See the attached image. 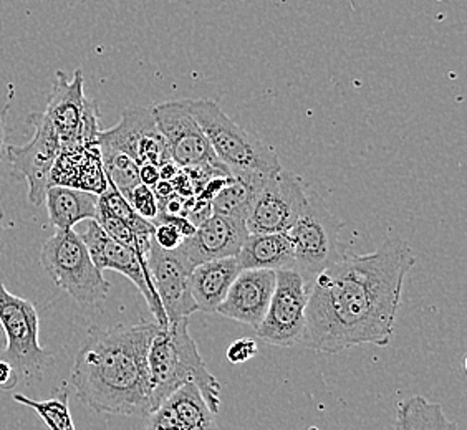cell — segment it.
Segmentation results:
<instances>
[{"instance_id": "5b68a950", "label": "cell", "mask_w": 467, "mask_h": 430, "mask_svg": "<svg viewBox=\"0 0 467 430\" xmlns=\"http://www.w3.org/2000/svg\"><path fill=\"white\" fill-rule=\"evenodd\" d=\"M40 263L55 285L83 306L97 305L107 300L109 280L95 267L80 235L70 230H57L47 239Z\"/></svg>"}, {"instance_id": "4316f807", "label": "cell", "mask_w": 467, "mask_h": 430, "mask_svg": "<svg viewBox=\"0 0 467 430\" xmlns=\"http://www.w3.org/2000/svg\"><path fill=\"white\" fill-rule=\"evenodd\" d=\"M125 199L136 214L150 222H153L160 214V206H158V199L154 196L153 189L144 184H138L135 189H131Z\"/></svg>"}, {"instance_id": "44dd1931", "label": "cell", "mask_w": 467, "mask_h": 430, "mask_svg": "<svg viewBox=\"0 0 467 430\" xmlns=\"http://www.w3.org/2000/svg\"><path fill=\"white\" fill-rule=\"evenodd\" d=\"M458 425L450 421L442 405L430 403L422 395H413L398 404L395 430H456Z\"/></svg>"}, {"instance_id": "7402d4cb", "label": "cell", "mask_w": 467, "mask_h": 430, "mask_svg": "<svg viewBox=\"0 0 467 430\" xmlns=\"http://www.w3.org/2000/svg\"><path fill=\"white\" fill-rule=\"evenodd\" d=\"M164 403L171 405L176 417L180 419L181 425L188 430L216 424L214 419L216 415L207 407L206 401L196 384L189 383V384L181 385L180 389Z\"/></svg>"}, {"instance_id": "e0dca14e", "label": "cell", "mask_w": 467, "mask_h": 430, "mask_svg": "<svg viewBox=\"0 0 467 430\" xmlns=\"http://www.w3.org/2000/svg\"><path fill=\"white\" fill-rule=\"evenodd\" d=\"M275 288V271L241 270L216 313L257 330Z\"/></svg>"}, {"instance_id": "83f0119b", "label": "cell", "mask_w": 467, "mask_h": 430, "mask_svg": "<svg viewBox=\"0 0 467 430\" xmlns=\"http://www.w3.org/2000/svg\"><path fill=\"white\" fill-rule=\"evenodd\" d=\"M184 241L182 233L170 224L154 225V243L162 251H172Z\"/></svg>"}, {"instance_id": "5bb4252c", "label": "cell", "mask_w": 467, "mask_h": 430, "mask_svg": "<svg viewBox=\"0 0 467 430\" xmlns=\"http://www.w3.org/2000/svg\"><path fill=\"white\" fill-rule=\"evenodd\" d=\"M28 123L36 129L32 139L26 146H7V156L16 172L27 179L28 200L40 206L46 200L50 174L63 149L54 128L42 113H32Z\"/></svg>"}, {"instance_id": "9a60e30c", "label": "cell", "mask_w": 467, "mask_h": 430, "mask_svg": "<svg viewBox=\"0 0 467 430\" xmlns=\"http://www.w3.org/2000/svg\"><path fill=\"white\" fill-rule=\"evenodd\" d=\"M144 261L168 322L189 318L198 312L189 288L192 269L181 259L178 251H162L153 242Z\"/></svg>"}, {"instance_id": "e575fe53", "label": "cell", "mask_w": 467, "mask_h": 430, "mask_svg": "<svg viewBox=\"0 0 467 430\" xmlns=\"http://www.w3.org/2000/svg\"><path fill=\"white\" fill-rule=\"evenodd\" d=\"M146 430H188L186 427H182V425H170V427H158V425H153V424H148V427Z\"/></svg>"}, {"instance_id": "4dcf8cb0", "label": "cell", "mask_w": 467, "mask_h": 430, "mask_svg": "<svg viewBox=\"0 0 467 430\" xmlns=\"http://www.w3.org/2000/svg\"><path fill=\"white\" fill-rule=\"evenodd\" d=\"M18 374L16 369L10 366L9 363L0 359V389L12 391L18 384Z\"/></svg>"}, {"instance_id": "7a4b0ae2", "label": "cell", "mask_w": 467, "mask_h": 430, "mask_svg": "<svg viewBox=\"0 0 467 430\" xmlns=\"http://www.w3.org/2000/svg\"><path fill=\"white\" fill-rule=\"evenodd\" d=\"M158 328L156 322H140L91 330L70 374L81 403L99 414L150 415L148 351Z\"/></svg>"}, {"instance_id": "30bf717a", "label": "cell", "mask_w": 467, "mask_h": 430, "mask_svg": "<svg viewBox=\"0 0 467 430\" xmlns=\"http://www.w3.org/2000/svg\"><path fill=\"white\" fill-rule=\"evenodd\" d=\"M302 179L280 170L255 189L245 219L249 233H287L306 206Z\"/></svg>"}, {"instance_id": "8fae6325", "label": "cell", "mask_w": 467, "mask_h": 430, "mask_svg": "<svg viewBox=\"0 0 467 430\" xmlns=\"http://www.w3.org/2000/svg\"><path fill=\"white\" fill-rule=\"evenodd\" d=\"M80 229H75V232L80 235L87 251L90 253L91 261L97 269L113 270L126 278H130L140 293L144 296L146 303L150 306V312L153 313L154 322L160 326H166L168 320L162 312L160 298L154 292L151 275L146 269V261L138 251L125 247L121 243L111 241L103 229L97 224V220H83Z\"/></svg>"}, {"instance_id": "6da1fadb", "label": "cell", "mask_w": 467, "mask_h": 430, "mask_svg": "<svg viewBox=\"0 0 467 430\" xmlns=\"http://www.w3.org/2000/svg\"><path fill=\"white\" fill-rule=\"evenodd\" d=\"M414 263L411 247L395 233L371 253L343 255L310 283L300 344L328 354L359 344L388 346Z\"/></svg>"}, {"instance_id": "8d00e7d4", "label": "cell", "mask_w": 467, "mask_h": 430, "mask_svg": "<svg viewBox=\"0 0 467 430\" xmlns=\"http://www.w3.org/2000/svg\"><path fill=\"white\" fill-rule=\"evenodd\" d=\"M2 336H4V333H2V328H0V338H2ZM0 348H2V343H0ZM2 350H4V348H2Z\"/></svg>"}, {"instance_id": "d6a6232c", "label": "cell", "mask_w": 467, "mask_h": 430, "mask_svg": "<svg viewBox=\"0 0 467 430\" xmlns=\"http://www.w3.org/2000/svg\"><path fill=\"white\" fill-rule=\"evenodd\" d=\"M180 168L174 162H164L160 166V178L162 180H174V178L180 174Z\"/></svg>"}, {"instance_id": "4fadbf2b", "label": "cell", "mask_w": 467, "mask_h": 430, "mask_svg": "<svg viewBox=\"0 0 467 430\" xmlns=\"http://www.w3.org/2000/svg\"><path fill=\"white\" fill-rule=\"evenodd\" d=\"M97 144L99 149L130 156L138 166L146 162L161 166L171 161L168 144L160 133L150 108L125 109L115 128L99 131Z\"/></svg>"}, {"instance_id": "d6986e66", "label": "cell", "mask_w": 467, "mask_h": 430, "mask_svg": "<svg viewBox=\"0 0 467 430\" xmlns=\"http://www.w3.org/2000/svg\"><path fill=\"white\" fill-rule=\"evenodd\" d=\"M235 261L241 270H294V245L287 233H249Z\"/></svg>"}, {"instance_id": "f1b7e54d", "label": "cell", "mask_w": 467, "mask_h": 430, "mask_svg": "<svg viewBox=\"0 0 467 430\" xmlns=\"http://www.w3.org/2000/svg\"><path fill=\"white\" fill-rule=\"evenodd\" d=\"M257 354V343L251 338H243L227 348V359L231 364H243Z\"/></svg>"}, {"instance_id": "ba28073f", "label": "cell", "mask_w": 467, "mask_h": 430, "mask_svg": "<svg viewBox=\"0 0 467 430\" xmlns=\"http://www.w3.org/2000/svg\"><path fill=\"white\" fill-rule=\"evenodd\" d=\"M42 115L54 128L63 153L97 144L99 108L83 93L81 70H77L70 81L63 72H57L54 91Z\"/></svg>"}, {"instance_id": "ac0fdd59", "label": "cell", "mask_w": 467, "mask_h": 430, "mask_svg": "<svg viewBox=\"0 0 467 430\" xmlns=\"http://www.w3.org/2000/svg\"><path fill=\"white\" fill-rule=\"evenodd\" d=\"M239 273L241 267L235 257L204 261L192 270L189 277V288L198 312L216 313Z\"/></svg>"}, {"instance_id": "ffe728a7", "label": "cell", "mask_w": 467, "mask_h": 430, "mask_svg": "<svg viewBox=\"0 0 467 430\" xmlns=\"http://www.w3.org/2000/svg\"><path fill=\"white\" fill-rule=\"evenodd\" d=\"M47 212L57 230H70L97 217L99 196L80 189L52 186L46 194Z\"/></svg>"}, {"instance_id": "277c9868", "label": "cell", "mask_w": 467, "mask_h": 430, "mask_svg": "<svg viewBox=\"0 0 467 430\" xmlns=\"http://www.w3.org/2000/svg\"><path fill=\"white\" fill-rule=\"evenodd\" d=\"M188 108L231 178L259 188L282 170L275 149L234 123L216 101L188 99Z\"/></svg>"}, {"instance_id": "836d02e7", "label": "cell", "mask_w": 467, "mask_h": 430, "mask_svg": "<svg viewBox=\"0 0 467 430\" xmlns=\"http://www.w3.org/2000/svg\"><path fill=\"white\" fill-rule=\"evenodd\" d=\"M5 148V113L0 111V159Z\"/></svg>"}, {"instance_id": "3957f363", "label": "cell", "mask_w": 467, "mask_h": 430, "mask_svg": "<svg viewBox=\"0 0 467 430\" xmlns=\"http://www.w3.org/2000/svg\"><path fill=\"white\" fill-rule=\"evenodd\" d=\"M188 318L160 326L148 351V371L151 385V409L156 411L181 385L196 384L211 413L221 405V384L209 373L191 338ZM151 411V413H153Z\"/></svg>"}, {"instance_id": "9c48e42d", "label": "cell", "mask_w": 467, "mask_h": 430, "mask_svg": "<svg viewBox=\"0 0 467 430\" xmlns=\"http://www.w3.org/2000/svg\"><path fill=\"white\" fill-rule=\"evenodd\" d=\"M308 288V282L296 270L275 271V288L267 313L255 330L259 340L277 348H294L302 343Z\"/></svg>"}, {"instance_id": "52a82bcc", "label": "cell", "mask_w": 467, "mask_h": 430, "mask_svg": "<svg viewBox=\"0 0 467 430\" xmlns=\"http://www.w3.org/2000/svg\"><path fill=\"white\" fill-rule=\"evenodd\" d=\"M306 209L287 235L294 245V270L310 285L317 275L342 259V222L335 219L317 192H306Z\"/></svg>"}, {"instance_id": "603a6c76", "label": "cell", "mask_w": 467, "mask_h": 430, "mask_svg": "<svg viewBox=\"0 0 467 430\" xmlns=\"http://www.w3.org/2000/svg\"><path fill=\"white\" fill-rule=\"evenodd\" d=\"M14 401L34 409L50 430H77L73 424L70 405H68L67 389H58L54 397L46 401H36L24 394H14Z\"/></svg>"}, {"instance_id": "1f68e13d", "label": "cell", "mask_w": 467, "mask_h": 430, "mask_svg": "<svg viewBox=\"0 0 467 430\" xmlns=\"http://www.w3.org/2000/svg\"><path fill=\"white\" fill-rule=\"evenodd\" d=\"M153 192L156 199H158V202H162V200H166V199H170L176 194L172 180L162 179H160V182L154 186Z\"/></svg>"}, {"instance_id": "cb8c5ba5", "label": "cell", "mask_w": 467, "mask_h": 430, "mask_svg": "<svg viewBox=\"0 0 467 430\" xmlns=\"http://www.w3.org/2000/svg\"><path fill=\"white\" fill-rule=\"evenodd\" d=\"M255 189L257 188H254L247 182L229 178L224 188L221 189L214 199L211 200L214 214L245 220L249 214V209H251Z\"/></svg>"}, {"instance_id": "d590c367", "label": "cell", "mask_w": 467, "mask_h": 430, "mask_svg": "<svg viewBox=\"0 0 467 430\" xmlns=\"http://www.w3.org/2000/svg\"><path fill=\"white\" fill-rule=\"evenodd\" d=\"M2 219H4V214H2V210H0V245H2V239H4V224H2Z\"/></svg>"}, {"instance_id": "7c38bea8", "label": "cell", "mask_w": 467, "mask_h": 430, "mask_svg": "<svg viewBox=\"0 0 467 430\" xmlns=\"http://www.w3.org/2000/svg\"><path fill=\"white\" fill-rule=\"evenodd\" d=\"M154 121L168 144L171 161L180 169H194L201 166H223L204 131L191 115L188 99L164 101L151 108Z\"/></svg>"}, {"instance_id": "484cf974", "label": "cell", "mask_w": 467, "mask_h": 430, "mask_svg": "<svg viewBox=\"0 0 467 430\" xmlns=\"http://www.w3.org/2000/svg\"><path fill=\"white\" fill-rule=\"evenodd\" d=\"M95 220H97V224L103 229V232L107 233L111 241H115V242L121 243V245L138 251L135 232L123 220H119L115 215L109 214V210H105L101 206L97 207Z\"/></svg>"}, {"instance_id": "2e32d148", "label": "cell", "mask_w": 467, "mask_h": 430, "mask_svg": "<svg viewBox=\"0 0 467 430\" xmlns=\"http://www.w3.org/2000/svg\"><path fill=\"white\" fill-rule=\"evenodd\" d=\"M247 235L245 220L213 214L196 227V232L182 241L176 251L194 270L204 261L237 257Z\"/></svg>"}, {"instance_id": "d4e9b609", "label": "cell", "mask_w": 467, "mask_h": 430, "mask_svg": "<svg viewBox=\"0 0 467 430\" xmlns=\"http://www.w3.org/2000/svg\"><path fill=\"white\" fill-rule=\"evenodd\" d=\"M99 158H101L107 179L123 196H126L131 189H135L138 184H141L140 174H138V164L130 156L109 151V149H99Z\"/></svg>"}, {"instance_id": "f546056e", "label": "cell", "mask_w": 467, "mask_h": 430, "mask_svg": "<svg viewBox=\"0 0 467 430\" xmlns=\"http://www.w3.org/2000/svg\"><path fill=\"white\" fill-rule=\"evenodd\" d=\"M138 174H140V182L153 189L160 182V166H154L151 162H146L138 166Z\"/></svg>"}, {"instance_id": "8992f818", "label": "cell", "mask_w": 467, "mask_h": 430, "mask_svg": "<svg viewBox=\"0 0 467 430\" xmlns=\"http://www.w3.org/2000/svg\"><path fill=\"white\" fill-rule=\"evenodd\" d=\"M0 328L5 346L0 359L17 371L18 379H42L54 356L40 344L38 313L32 302L12 295L0 282Z\"/></svg>"}]
</instances>
